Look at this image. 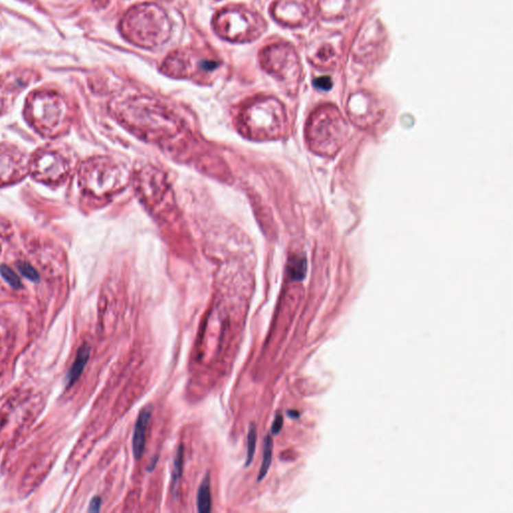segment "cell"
Returning a JSON list of instances; mask_svg holds the SVG:
<instances>
[{
  "mask_svg": "<svg viewBox=\"0 0 513 513\" xmlns=\"http://www.w3.org/2000/svg\"><path fill=\"white\" fill-rule=\"evenodd\" d=\"M0 274L3 277L4 280L8 282V285L12 286L13 289H19L23 286L19 277L8 266L2 265L0 267Z\"/></svg>",
  "mask_w": 513,
  "mask_h": 513,
  "instance_id": "obj_15",
  "label": "cell"
},
{
  "mask_svg": "<svg viewBox=\"0 0 513 513\" xmlns=\"http://www.w3.org/2000/svg\"><path fill=\"white\" fill-rule=\"evenodd\" d=\"M159 457L158 456H155L154 458H152V461L150 462V464H148V467L147 470L148 471H152L155 469V467H156L157 464H158Z\"/></svg>",
  "mask_w": 513,
  "mask_h": 513,
  "instance_id": "obj_20",
  "label": "cell"
},
{
  "mask_svg": "<svg viewBox=\"0 0 513 513\" xmlns=\"http://www.w3.org/2000/svg\"><path fill=\"white\" fill-rule=\"evenodd\" d=\"M283 423L284 418L283 416H282V414H277L276 417H275L274 422H273L272 428H271V432H272L273 434H275V435L278 434L279 432L281 431L282 427H283Z\"/></svg>",
  "mask_w": 513,
  "mask_h": 513,
  "instance_id": "obj_17",
  "label": "cell"
},
{
  "mask_svg": "<svg viewBox=\"0 0 513 513\" xmlns=\"http://www.w3.org/2000/svg\"><path fill=\"white\" fill-rule=\"evenodd\" d=\"M152 413V406H146L139 412L137 422H135L134 437H133V453L137 460L141 459L145 453L146 432L150 424Z\"/></svg>",
  "mask_w": 513,
  "mask_h": 513,
  "instance_id": "obj_8",
  "label": "cell"
},
{
  "mask_svg": "<svg viewBox=\"0 0 513 513\" xmlns=\"http://www.w3.org/2000/svg\"><path fill=\"white\" fill-rule=\"evenodd\" d=\"M315 86L319 87V89H325V91H327V89H330L332 86L330 78H318V80H316Z\"/></svg>",
  "mask_w": 513,
  "mask_h": 513,
  "instance_id": "obj_19",
  "label": "cell"
},
{
  "mask_svg": "<svg viewBox=\"0 0 513 513\" xmlns=\"http://www.w3.org/2000/svg\"><path fill=\"white\" fill-rule=\"evenodd\" d=\"M100 506H102V499L100 497H93L89 504V512H98L100 510Z\"/></svg>",
  "mask_w": 513,
  "mask_h": 513,
  "instance_id": "obj_18",
  "label": "cell"
},
{
  "mask_svg": "<svg viewBox=\"0 0 513 513\" xmlns=\"http://www.w3.org/2000/svg\"><path fill=\"white\" fill-rule=\"evenodd\" d=\"M288 415L292 417V418H298L299 412L297 411H288Z\"/></svg>",
  "mask_w": 513,
  "mask_h": 513,
  "instance_id": "obj_21",
  "label": "cell"
},
{
  "mask_svg": "<svg viewBox=\"0 0 513 513\" xmlns=\"http://www.w3.org/2000/svg\"><path fill=\"white\" fill-rule=\"evenodd\" d=\"M17 266H19V271L23 273V275H25L26 278L30 279V280L32 281L38 280V274H37L36 271L34 270L30 264L23 262V263L17 264Z\"/></svg>",
  "mask_w": 513,
  "mask_h": 513,
  "instance_id": "obj_16",
  "label": "cell"
},
{
  "mask_svg": "<svg viewBox=\"0 0 513 513\" xmlns=\"http://www.w3.org/2000/svg\"><path fill=\"white\" fill-rule=\"evenodd\" d=\"M196 505H198V512L201 513H208L212 510L211 478H209V472L207 473L198 488Z\"/></svg>",
  "mask_w": 513,
  "mask_h": 513,
  "instance_id": "obj_10",
  "label": "cell"
},
{
  "mask_svg": "<svg viewBox=\"0 0 513 513\" xmlns=\"http://www.w3.org/2000/svg\"><path fill=\"white\" fill-rule=\"evenodd\" d=\"M348 133L341 115L331 111H322L312 117L308 137L312 148L320 154L330 155L341 147Z\"/></svg>",
  "mask_w": 513,
  "mask_h": 513,
  "instance_id": "obj_3",
  "label": "cell"
},
{
  "mask_svg": "<svg viewBox=\"0 0 513 513\" xmlns=\"http://www.w3.org/2000/svg\"><path fill=\"white\" fill-rule=\"evenodd\" d=\"M36 117L43 122H58L63 113V102L56 93H39L34 95L30 102Z\"/></svg>",
  "mask_w": 513,
  "mask_h": 513,
  "instance_id": "obj_7",
  "label": "cell"
},
{
  "mask_svg": "<svg viewBox=\"0 0 513 513\" xmlns=\"http://www.w3.org/2000/svg\"><path fill=\"white\" fill-rule=\"evenodd\" d=\"M183 466V446L182 444L178 447L176 456L174 459V466H172V492L174 499L178 497L179 486L182 479Z\"/></svg>",
  "mask_w": 513,
  "mask_h": 513,
  "instance_id": "obj_11",
  "label": "cell"
},
{
  "mask_svg": "<svg viewBox=\"0 0 513 513\" xmlns=\"http://www.w3.org/2000/svg\"><path fill=\"white\" fill-rule=\"evenodd\" d=\"M257 445V426L252 423L249 429L248 433V441H247V467L250 466L252 464L253 459H254L255 451H256Z\"/></svg>",
  "mask_w": 513,
  "mask_h": 513,
  "instance_id": "obj_13",
  "label": "cell"
},
{
  "mask_svg": "<svg viewBox=\"0 0 513 513\" xmlns=\"http://www.w3.org/2000/svg\"><path fill=\"white\" fill-rule=\"evenodd\" d=\"M243 122L255 134L258 132L264 135L279 134L285 122L283 106L275 98H262L252 102L244 111Z\"/></svg>",
  "mask_w": 513,
  "mask_h": 513,
  "instance_id": "obj_4",
  "label": "cell"
},
{
  "mask_svg": "<svg viewBox=\"0 0 513 513\" xmlns=\"http://www.w3.org/2000/svg\"><path fill=\"white\" fill-rule=\"evenodd\" d=\"M91 346L87 343H84L82 345L78 351V355H76L74 363L71 366V370H69V374H67V387L69 388L74 385L76 381L80 379L82 376V372H84V368H86L87 362L89 360V356H91Z\"/></svg>",
  "mask_w": 513,
  "mask_h": 513,
  "instance_id": "obj_9",
  "label": "cell"
},
{
  "mask_svg": "<svg viewBox=\"0 0 513 513\" xmlns=\"http://www.w3.org/2000/svg\"><path fill=\"white\" fill-rule=\"evenodd\" d=\"M121 27L128 41L144 49L161 47L169 41L172 34L169 15L155 3L133 6L122 19Z\"/></svg>",
  "mask_w": 513,
  "mask_h": 513,
  "instance_id": "obj_1",
  "label": "cell"
},
{
  "mask_svg": "<svg viewBox=\"0 0 513 513\" xmlns=\"http://www.w3.org/2000/svg\"><path fill=\"white\" fill-rule=\"evenodd\" d=\"M216 34L233 43H247L262 36L265 21L262 15L244 8H228L216 15L213 21Z\"/></svg>",
  "mask_w": 513,
  "mask_h": 513,
  "instance_id": "obj_2",
  "label": "cell"
},
{
  "mask_svg": "<svg viewBox=\"0 0 513 513\" xmlns=\"http://www.w3.org/2000/svg\"><path fill=\"white\" fill-rule=\"evenodd\" d=\"M203 73H212L219 67V62L208 58H194L191 52L176 50L172 52L163 63V73L174 78H185L193 74L194 67Z\"/></svg>",
  "mask_w": 513,
  "mask_h": 513,
  "instance_id": "obj_6",
  "label": "cell"
},
{
  "mask_svg": "<svg viewBox=\"0 0 513 513\" xmlns=\"http://www.w3.org/2000/svg\"><path fill=\"white\" fill-rule=\"evenodd\" d=\"M290 276L294 280H301L306 274V262L303 258L295 257L290 261Z\"/></svg>",
  "mask_w": 513,
  "mask_h": 513,
  "instance_id": "obj_14",
  "label": "cell"
},
{
  "mask_svg": "<svg viewBox=\"0 0 513 513\" xmlns=\"http://www.w3.org/2000/svg\"><path fill=\"white\" fill-rule=\"evenodd\" d=\"M260 63L268 73L278 78H286L297 69V58L291 47L272 45L260 52Z\"/></svg>",
  "mask_w": 513,
  "mask_h": 513,
  "instance_id": "obj_5",
  "label": "cell"
},
{
  "mask_svg": "<svg viewBox=\"0 0 513 513\" xmlns=\"http://www.w3.org/2000/svg\"><path fill=\"white\" fill-rule=\"evenodd\" d=\"M273 456V440L270 435H267L264 440L263 444V462H262L261 469L258 475V482L262 481L267 477L269 471L271 464H272Z\"/></svg>",
  "mask_w": 513,
  "mask_h": 513,
  "instance_id": "obj_12",
  "label": "cell"
}]
</instances>
